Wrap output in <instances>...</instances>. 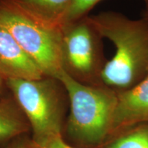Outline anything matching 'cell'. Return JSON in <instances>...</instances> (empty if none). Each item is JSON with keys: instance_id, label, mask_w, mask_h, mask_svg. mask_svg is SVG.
<instances>
[{"instance_id": "4", "label": "cell", "mask_w": 148, "mask_h": 148, "mask_svg": "<svg viewBox=\"0 0 148 148\" xmlns=\"http://www.w3.org/2000/svg\"><path fill=\"white\" fill-rule=\"evenodd\" d=\"M0 23L44 75L58 78L62 73V27L44 25L18 8L12 0H0Z\"/></svg>"}, {"instance_id": "14", "label": "cell", "mask_w": 148, "mask_h": 148, "mask_svg": "<svg viewBox=\"0 0 148 148\" xmlns=\"http://www.w3.org/2000/svg\"><path fill=\"white\" fill-rule=\"evenodd\" d=\"M14 148H36L35 146L33 145L32 146H26V145H18L16 146V147H14Z\"/></svg>"}, {"instance_id": "15", "label": "cell", "mask_w": 148, "mask_h": 148, "mask_svg": "<svg viewBox=\"0 0 148 148\" xmlns=\"http://www.w3.org/2000/svg\"><path fill=\"white\" fill-rule=\"evenodd\" d=\"M146 5V11H148V0H143Z\"/></svg>"}, {"instance_id": "16", "label": "cell", "mask_w": 148, "mask_h": 148, "mask_svg": "<svg viewBox=\"0 0 148 148\" xmlns=\"http://www.w3.org/2000/svg\"><path fill=\"white\" fill-rule=\"evenodd\" d=\"M144 17H145L148 20V11H145V14H144Z\"/></svg>"}, {"instance_id": "2", "label": "cell", "mask_w": 148, "mask_h": 148, "mask_svg": "<svg viewBox=\"0 0 148 148\" xmlns=\"http://www.w3.org/2000/svg\"><path fill=\"white\" fill-rule=\"evenodd\" d=\"M58 79L69 99L64 129L69 139L82 147H103L112 136L117 94L105 86L77 82L63 71Z\"/></svg>"}, {"instance_id": "13", "label": "cell", "mask_w": 148, "mask_h": 148, "mask_svg": "<svg viewBox=\"0 0 148 148\" xmlns=\"http://www.w3.org/2000/svg\"><path fill=\"white\" fill-rule=\"evenodd\" d=\"M5 88H8L6 86V83H5V80L0 74V98L3 97L2 95Z\"/></svg>"}, {"instance_id": "6", "label": "cell", "mask_w": 148, "mask_h": 148, "mask_svg": "<svg viewBox=\"0 0 148 148\" xmlns=\"http://www.w3.org/2000/svg\"><path fill=\"white\" fill-rule=\"evenodd\" d=\"M0 74L5 81L10 79H39L45 76L1 23Z\"/></svg>"}, {"instance_id": "9", "label": "cell", "mask_w": 148, "mask_h": 148, "mask_svg": "<svg viewBox=\"0 0 148 148\" xmlns=\"http://www.w3.org/2000/svg\"><path fill=\"white\" fill-rule=\"evenodd\" d=\"M28 121L12 98H0V142L6 141L26 132Z\"/></svg>"}, {"instance_id": "11", "label": "cell", "mask_w": 148, "mask_h": 148, "mask_svg": "<svg viewBox=\"0 0 148 148\" xmlns=\"http://www.w3.org/2000/svg\"><path fill=\"white\" fill-rule=\"evenodd\" d=\"M101 0H72L62 25L87 16L88 12Z\"/></svg>"}, {"instance_id": "12", "label": "cell", "mask_w": 148, "mask_h": 148, "mask_svg": "<svg viewBox=\"0 0 148 148\" xmlns=\"http://www.w3.org/2000/svg\"><path fill=\"white\" fill-rule=\"evenodd\" d=\"M34 146L36 148H75L65 142L62 135L46 140L39 145Z\"/></svg>"}, {"instance_id": "5", "label": "cell", "mask_w": 148, "mask_h": 148, "mask_svg": "<svg viewBox=\"0 0 148 148\" xmlns=\"http://www.w3.org/2000/svg\"><path fill=\"white\" fill-rule=\"evenodd\" d=\"M102 38L88 15L62 25V71L81 84L101 86V74L108 60L103 53Z\"/></svg>"}, {"instance_id": "3", "label": "cell", "mask_w": 148, "mask_h": 148, "mask_svg": "<svg viewBox=\"0 0 148 148\" xmlns=\"http://www.w3.org/2000/svg\"><path fill=\"white\" fill-rule=\"evenodd\" d=\"M8 89L28 121L33 132V145L62 134L68 95L58 78L10 79Z\"/></svg>"}, {"instance_id": "7", "label": "cell", "mask_w": 148, "mask_h": 148, "mask_svg": "<svg viewBox=\"0 0 148 148\" xmlns=\"http://www.w3.org/2000/svg\"><path fill=\"white\" fill-rule=\"evenodd\" d=\"M116 94L112 135L131 125L148 122V76L133 88Z\"/></svg>"}, {"instance_id": "8", "label": "cell", "mask_w": 148, "mask_h": 148, "mask_svg": "<svg viewBox=\"0 0 148 148\" xmlns=\"http://www.w3.org/2000/svg\"><path fill=\"white\" fill-rule=\"evenodd\" d=\"M19 8L44 25L62 27L72 0H12Z\"/></svg>"}, {"instance_id": "10", "label": "cell", "mask_w": 148, "mask_h": 148, "mask_svg": "<svg viewBox=\"0 0 148 148\" xmlns=\"http://www.w3.org/2000/svg\"><path fill=\"white\" fill-rule=\"evenodd\" d=\"M102 148H148V122L117 131Z\"/></svg>"}, {"instance_id": "1", "label": "cell", "mask_w": 148, "mask_h": 148, "mask_svg": "<svg viewBox=\"0 0 148 148\" xmlns=\"http://www.w3.org/2000/svg\"><path fill=\"white\" fill-rule=\"evenodd\" d=\"M90 21L115 47L101 74V86L116 93L126 91L148 76V20L131 19L116 12L88 16Z\"/></svg>"}]
</instances>
